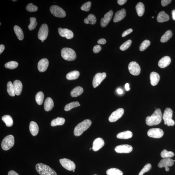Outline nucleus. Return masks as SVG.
Instances as JSON below:
<instances>
[{"mask_svg": "<svg viewBox=\"0 0 175 175\" xmlns=\"http://www.w3.org/2000/svg\"><path fill=\"white\" fill-rule=\"evenodd\" d=\"M162 120V113L160 109L156 110L151 116L146 117V123L149 126H155L160 123Z\"/></svg>", "mask_w": 175, "mask_h": 175, "instance_id": "f257e3e1", "label": "nucleus"}, {"mask_svg": "<svg viewBox=\"0 0 175 175\" xmlns=\"http://www.w3.org/2000/svg\"><path fill=\"white\" fill-rule=\"evenodd\" d=\"M96 175V174H95V175Z\"/></svg>", "mask_w": 175, "mask_h": 175, "instance_id": "338daca9", "label": "nucleus"}, {"mask_svg": "<svg viewBox=\"0 0 175 175\" xmlns=\"http://www.w3.org/2000/svg\"><path fill=\"white\" fill-rule=\"evenodd\" d=\"M14 136L11 135L7 136L2 141L1 146L2 149L5 150H9L14 146Z\"/></svg>", "mask_w": 175, "mask_h": 175, "instance_id": "39448f33", "label": "nucleus"}, {"mask_svg": "<svg viewBox=\"0 0 175 175\" xmlns=\"http://www.w3.org/2000/svg\"><path fill=\"white\" fill-rule=\"evenodd\" d=\"M61 56L65 60L68 61H74L76 58V54L72 49L64 48L61 51Z\"/></svg>", "mask_w": 175, "mask_h": 175, "instance_id": "20e7f679", "label": "nucleus"}, {"mask_svg": "<svg viewBox=\"0 0 175 175\" xmlns=\"http://www.w3.org/2000/svg\"><path fill=\"white\" fill-rule=\"evenodd\" d=\"M30 23L28 26V28L30 30H33L36 28L37 25V23L36 22V18L35 17H31L30 18Z\"/></svg>", "mask_w": 175, "mask_h": 175, "instance_id": "ea45409f", "label": "nucleus"}, {"mask_svg": "<svg viewBox=\"0 0 175 175\" xmlns=\"http://www.w3.org/2000/svg\"><path fill=\"white\" fill-rule=\"evenodd\" d=\"M124 112V109L121 108L117 109L111 114L109 118V121L111 122H116L123 115Z\"/></svg>", "mask_w": 175, "mask_h": 175, "instance_id": "1a4fd4ad", "label": "nucleus"}, {"mask_svg": "<svg viewBox=\"0 0 175 175\" xmlns=\"http://www.w3.org/2000/svg\"><path fill=\"white\" fill-rule=\"evenodd\" d=\"M104 145V142L102 138H98L94 140L92 149L94 151H97L100 150Z\"/></svg>", "mask_w": 175, "mask_h": 175, "instance_id": "f3484780", "label": "nucleus"}, {"mask_svg": "<svg viewBox=\"0 0 175 175\" xmlns=\"http://www.w3.org/2000/svg\"></svg>", "mask_w": 175, "mask_h": 175, "instance_id": "0e129e2a", "label": "nucleus"}, {"mask_svg": "<svg viewBox=\"0 0 175 175\" xmlns=\"http://www.w3.org/2000/svg\"><path fill=\"white\" fill-rule=\"evenodd\" d=\"M157 19L158 22H163L168 21L170 18L168 14L164 11H161L159 13Z\"/></svg>", "mask_w": 175, "mask_h": 175, "instance_id": "a878e982", "label": "nucleus"}, {"mask_svg": "<svg viewBox=\"0 0 175 175\" xmlns=\"http://www.w3.org/2000/svg\"><path fill=\"white\" fill-rule=\"evenodd\" d=\"M91 6V2L88 1L82 5V6L81 7V9L83 11L89 12Z\"/></svg>", "mask_w": 175, "mask_h": 175, "instance_id": "49530a36", "label": "nucleus"}, {"mask_svg": "<svg viewBox=\"0 0 175 175\" xmlns=\"http://www.w3.org/2000/svg\"><path fill=\"white\" fill-rule=\"evenodd\" d=\"M5 49V46L3 44L0 45V54H1Z\"/></svg>", "mask_w": 175, "mask_h": 175, "instance_id": "6e6d98bb", "label": "nucleus"}, {"mask_svg": "<svg viewBox=\"0 0 175 175\" xmlns=\"http://www.w3.org/2000/svg\"><path fill=\"white\" fill-rule=\"evenodd\" d=\"M83 92V89L82 87L78 86L72 90L70 95L72 97H76L81 95Z\"/></svg>", "mask_w": 175, "mask_h": 175, "instance_id": "c85d7f7f", "label": "nucleus"}, {"mask_svg": "<svg viewBox=\"0 0 175 175\" xmlns=\"http://www.w3.org/2000/svg\"><path fill=\"white\" fill-rule=\"evenodd\" d=\"M44 98V95L42 91H39L36 94L35 100L38 105H41L42 104Z\"/></svg>", "mask_w": 175, "mask_h": 175, "instance_id": "e433bc0d", "label": "nucleus"}, {"mask_svg": "<svg viewBox=\"0 0 175 175\" xmlns=\"http://www.w3.org/2000/svg\"><path fill=\"white\" fill-rule=\"evenodd\" d=\"M151 164L150 163H148L143 168L142 170L140 172L138 175H143L144 174L149 171L151 168Z\"/></svg>", "mask_w": 175, "mask_h": 175, "instance_id": "a18cd8bd", "label": "nucleus"}, {"mask_svg": "<svg viewBox=\"0 0 175 175\" xmlns=\"http://www.w3.org/2000/svg\"><path fill=\"white\" fill-rule=\"evenodd\" d=\"M117 93H118L120 95H121V94H122L123 93V91L121 89V88H118L117 89Z\"/></svg>", "mask_w": 175, "mask_h": 175, "instance_id": "4d7b16f0", "label": "nucleus"}, {"mask_svg": "<svg viewBox=\"0 0 175 175\" xmlns=\"http://www.w3.org/2000/svg\"><path fill=\"white\" fill-rule=\"evenodd\" d=\"M136 9L138 16H142L145 12V6L142 3H138L136 6Z\"/></svg>", "mask_w": 175, "mask_h": 175, "instance_id": "cd10ccee", "label": "nucleus"}, {"mask_svg": "<svg viewBox=\"0 0 175 175\" xmlns=\"http://www.w3.org/2000/svg\"><path fill=\"white\" fill-rule=\"evenodd\" d=\"M13 85H14L15 95H20L22 93V82L19 80H15L13 83Z\"/></svg>", "mask_w": 175, "mask_h": 175, "instance_id": "4be33fe9", "label": "nucleus"}, {"mask_svg": "<svg viewBox=\"0 0 175 175\" xmlns=\"http://www.w3.org/2000/svg\"><path fill=\"white\" fill-rule=\"evenodd\" d=\"M8 175H19L16 172L14 171H10L9 172Z\"/></svg>", "mask_w": 175, "mask_h": 175, "instance_id": "5fc2aeb1", "label": "nucleus"}, {"mask_svg": "<svg viewBox=\"0 0 175 175\" xmlns=\"http://www.w3.org/2000/svg\"><path fill=\"white\" fill-rule=\"evenodd\" d=\"M171 61L170 57L165 56L161 58L158 62V66L161 68H164L170 64Z\"/></svg>", "mask_w": 175, "mask_h": 175, "instance_id": "412c9836", "label": "nucleus"}, {"mask_svg": "<svg viewBox=\"0 0 175 175\" xmlns=\"http://www.w3.org/2000/svg\"><path fill=\"white\" fill-rule=\"evenodd\" d=\"M48 25L44 24L41 26L38 33V38L41 41L45 40L48 37Z\"/></svg>", "mask_w": 175, "mask_h": 175, "instance_id": "9d476101", "label": "nucleus"}, {"mask_svg": "<svg viewBox=\"0 0 175 175\" xmlns=\"http://www.w3.org/2000/svg\"><path fill=\"white\" fill-rule=\"evenodd\" d=\"M152 18H154V17H152Z\"/></svg>", "mask_w": 175, "mask_h": 175, "instance_id": "69168bd1", "label": "nucleus"}, {"mask_svg": "<svg viewBox=\"0 0 175 175\" xmlns=\"http://www.w3.org/2000/svg\"><path fill=\"white\" fill-rule=\"evenodd\" d=\"M127 1V0H118V1H117L118 4L120 5H122L124 4Z\"/></svg>", "mask_w": 175, "mask_h": 175, "instance_id": "864d4df0", "label": "nucleus"}, {"mask_svg": "<svg viewBox=\"0 0 175 175\" xmlns=\"http://www.w3.org/2000/svg\"><path fill=\"white\" fill-rule=\"evenodd\" d=\"M65 121V120L64 118L59 117L53 119L51 121V125L52 127L61 126L64 124Z\"/></svg>", "mask_w": 175, "mask_h": 175, "instance_id": "7c9ffc66", "label": "nucleus"}, {"mask_svg": "<svg viewBox=\"0 0 175 175\" xmlns=\"http://www.w3.org/2000/svg\"><path fill=\"white\" fill-rule=\"evenodd\" d=\"M72 171H73V172H75V170H73Z\"/></svg>", "mask_w": 175, "mask_h": 175, "instance_id": "e2e57ef3", "label": "nucleus"}, {"mask_svg": "<svg viewBox=\"0 0 175 175\" xmlns=\"http://www.w3.org/2000/svg\"><path fill=\"white\" fill-rule=\"evenodd\" d=\"M18 66V63L16 62L11 61L7 63L5 65V67L6 68L10 69H14L16 68Z\"/></svg>", "mask_w": 175, "mask_h": 175, "instance_id": "a19ab883", "label": "nucleus"}, {"mask_svg": "<svg viewBox=\"0 0 175 175\" xmlns=\"http://www.w3.org/2000/svg\"><path fill=\"white\" fill-rule=\"evenodd\" d=\"M30 131L31 134L33 136H36L37 135L39 132V127L36 122L31 121L29 126Z\"/></svg>", "mask_w": 175, "mask_h": 175, "instance_id": "393cba45", "label": "nucleus"}, {"mask_svg": "<svg viewBox=\"0 0 175 175\" xmlns=\"http://www.w3.org/2000/svg\"><path fill=\"white\" fill-rule=\"evenodd\" d=\"M150 79L151 84L153 86H155L160 80V75L157 72H153L150 74Z\"/></svg>", "mask_w": 175, "mask_h": 175, "instance_id": "5701e85b", "label": "nucleus"}, {"mask_svg": "<svg viewBox=\"0 0 175 175\" xmlns=\"http://www.w3.org/2000/svg\"><path fill=\"white\" fill-rule=\"evenodd\" d=\"M26 10L30 12H34L37 11L38 8L37 6H35L33 3L28 4L26 7Z\"/></svg>", "mask_w": 175, "mask_h": 175, "instance_id": "c03bdc74", "label": "nucleus"}, {"mask_svg": "<svg viewBox=\"0 0 175 175\" xmlns=\"http://www.w3.org/2000/svg\"><path fill=\"white\" fill-rule=\"evenodd\" d=\"M54 106V102L50 97L47 98L44 101V109L46 111H50L53 109Z\"/></svg>", "mask_w": 175, "mask_h": 175, "instance_id": "b1692460", "label": "nucleus"}, {"mask_svg": "<svg viewBox=\"0 0 175 175\" xmlns=\"http://www.w3.org/2000/svg\"><path fill=\"white\" fill-rule=\"evenodd\" d=\"M171 1V0H162L161 1V4L163 6L165 7L168 6Z\"/></svg>", "mask_w": 175, "mask_h": 175, "instance_id": "3c124183", "label": "nucleus"}, {"mask_svg": "<svg viewBox=\"0 0 175 175\" xmlns=\"http://www.w3.org/2000/svg\"><path fill=\"white\" fill-rule=\"evenodd\" d=\"M14 30L18 38L20 40H23L24 38V35L21 29L19 26L15 25L14 27Z\"/></svg>", "mask_w": 175, "mask_h": 175, "instance_id": "c756f323", "label": "nucleus"}, {"mask_svg": "<svg viewBox=\"0 0 175 175\" xmlns=\"http://www.w3.org/2000/svg\"><path fill=\"white\" fill-rule=\"evenodd\" d=\"M50 10L51 14L55 17L62 18L66 16V13L64 10L56 5L51 6Z\"/></svg>", "mask_w": 175, "mask_h": 175, "instance_id": "0eeeda50", "label": "nucleus"}, {"mask_svg": "<svg viewBox=\"0 0 175 175\" xmlns=\"http://www.w3.org/2000/svg\"><path fill=\"white\" fill-rule=\"evenodd\" d=\"M174 160L170 158H163L160 161L158 164L159 168H161L163 167H169L174 165Z\"/></svg>", "mask_w": 175, "mask_h": 175, "instance_id": "6ab92c4d", "label": "nucleus"}, {"mask_svg": "<svg viewBox=\"0 0 175 175\" xmlns=\"http://www.w3.org/2000/svg\"><path fill=\"white\" fill-rule=\"evenodd\" d=\"M126 15V10L123 9L117 11L115 14L113 21L114 22H117L123 19Z\"/></svg>", "mask_w": 175, "mask_h": 175, "instance_id": "aec40b11", "label": "nucleus"}, {"mask_svg": "<svg viewBox=\"0 0 175 175\" xmlns=\"http://www.w3.org/2000/svg\"><path fill=\"white\" fill-rule=\"evenodd\" d=\"M172 18L175 20V10H173L172 11Z\"/></svg>", "mask_w": 175, "mask_h": 175, "instance_id": "13d9d810", "label": "nucleus"}, {"mask_svg": "<svg viewBox=\"0 0 175 175\" xmlns=\"http://www.w3.org/2000/svg\"><path fill=\"white\" fill-rule=\"evenodd\" d=\"M80 72L76 70L72 71L68 73L66 76V78L69 80L77 79L80 76Z\"/></svg>", "mask_w": 175, "mask_h": 175, "instance_id": "473e14b6", "label": "nucleus"}, {"mask_svg": "<svg viewBox=\"0 0 175 175\" xmlns=\"http://www.w3.org/2000/svg\"><path fill=\"white\" fill-rule=\"evenodd\" d=\"M173 35L172 31L169 30L165 33L162 36L160 41L162 43H165L168 42L172 37Z\"/></svg>", "mask_w": 175, "mask_h": 175, "instance_id": "72a5a7b5", "label": "nucleus"}, {"mask_svg": "<svg viewBox=\"0 0 175 175\" xmlns=\"http://www.w3.org/2000/svg\"><path fill=\"white\" fill-rule=\"evenodd\" d=\"M147 134L150 137L158 138L162 137L164 132L163 130L160 129H151L148 130Z\"/></svg>", "mask_w": 175, "mask_h": 175, "instance_id": "ddd939ff", "label": "nucleus"}, {"mask_svg": "<svg viewBox=\"0 0 175 175\" xmlns=\"http://www.w3.org/2000/svg\"><path fill=\"white\" fill-rule=\"evenodd\" d=\"M150 42L149 40H146L144 41L140 46V50L141 51H144L150 46Z\"/></svg>", "mask_w": 175, "mask_h": 175, "instance_id": "79ce46f5", "label": "nucleus"}, {"mask_svg": "<svg viewBox=\"0 0 175 175\" xmlns=\"http://www.w3.org/2000/svg\"><path fill=\"white\" fill-rule=\"evenodd\" d=\"M114 150L118 153H129L132 151L133 147L129 145H122L116 146Z\"/></svg>", "mask_w": 175, "mask_h": 175, "instance_id": "4468645a", "label": "nucleus"}, {"mask_svg": "<svg viewBox=\"0 0 175 175\" xmlns=\"http://www.w3.org/2000/svg\"><path fill=\"white\" fill-rule=\"evenodd\" d=\"M101 49V48L100 46L98 45L94 47L93 51L94 53H97L100 52Z\"/></svg>", "mask_w": 175, "mask_h": 175, "instance_id": "09e8293b", "label": "nucleus"}, {"mask_svg": "<svg viewBox=\"0 0 175 175\" xmlns=\"http://www.w3.org/2000/svg\"><path fill=\"white\" fill-rule=\"evenodd\" d=\"M125 89L127 91H129L130 90V88L129 87V83H126L125 86Z\"/></svg>", "mask_w": 175, "mask_h": 175, "instance_id": "bf43d9fd", "label": "nucleus"}, {"mask_svg": "<svg viewBox=\"0 0 175 175\" xmlns=\"http://www.w3.org/2000/svg\"><path fill=\"white\" fill-rule=\"evenodd\" d=\"M106 41L105 39L102 38L98 40L97 43L99 44H106Z\"/></svg>", "mask_w": 175, "mask_h": 175, "instance_id": "603ef678", "label": "nucleus"}, {"mask_svg": "<svg viewBox=\"0 0 175 175\" xmlns=\"http://www.w3.org/2000/svg\"><path fill=\"white\" fill-rule=\"evenodd\" d=\"M106 173L108 175H123V172L116 168H111L108 170Z\"/></svg>", "mask_w": 175, "mask_h": 175, "instance_id": "f704fd0d", "label": "nucleus"}, {"mask_svg": "<svg viewBox=\"0 0 175 175\" xmlns=\"http://www.w3.org/2000/svg\"><path fill=\"white\" fill-rule=\"evenodd\" d=\"M7 91L8 93L10 96L12 97L15 96V94L14 85H13V84L11 82H9L7 83Z\"/></svg>", "mask_w": 175, "mask_h": 175, "instance_id": "4c0bfd02", "label": "nucleus"}, {"mask_svg": "<svg viewBox=\"0 0 175 175\" xmlns=\"http://www.w3.org/2000/svg\"><path fill=\"white\" fill-rule=\"evenodd\" d=\"M174 154L172 151H168L166 150H164L161 151V156L162 158H168L173 157Z\"/></svg>", "mask_w": 175, "mask_h": 175, "instance_id": "58836bf2", "label": "nucleus"}, {"mask_svg": "<svg viewBox=\"0 0 175 175\" xmlns=\"http://www.w3.org/2000/svg\"><path fill=\"white\" fill-rule=\"evenodd\" d=\"M133 32V29H129L124 32L122 33V37H124L127 35L129 34L130 33H131Z\"/></svg>", "mask_w": 175, "mask_h": 175, "instance_id": "8fccbe9b", "label": "nucleus"}, {"mask_svg": "<svg viewBox=\"0 0 175 175\" xmlns=\"http://www.w3.org/2000/svg\"><path fill=\"white\" fill-rule=\"evenodd\" d=\"M87 18L91 25H95L96 22V18L95 16L93 14L89 15Z\"/></svg>", "mask_w": 175, "mask_h": 175, "instance_id": "de8ad7c7", "label": "nucleus"}, {"mask_svg": "<svg viewBox=\"0 0 175 175\" xmlns=\"http://www.w3.org/2000/svg\"><path fill=\"white\" fill-rule=\"evenodd\" d=\"M128 68L130 73L133 75L138 76L140 74V67L136 62H130Z\"/></svg>", "mask_w": 175, "mask_h": 175, "instance_id": "f8f14e48", "label": "nucleus"}, {"mask_svg": "<svg viewBox=\"0 0 175 175\" xmlns=\"http://www.w3.org/2000/svg\"><path fill=\"white\" fill-rule=\"evenodd\" d=\"M113 15L112 10H110L104 15V17L101 20V25L102 27H104L108 25Z\"/></svg>", "mask_w": 175, "mask_h": 175, "instance_id": "dca6fc26", "label": "nucleus"}, {"mask_svg": "<svg viewBox=\"0 0 175 175\" xmlns=\"http://www.w3.org/2000/svg\"><path fill=\"white\" fill-rule=\"evenodd\" d=\"M165 170L166 171H169L170 170V169L169 168V167H166V168H165Z\"/></svg>", "mask_w": 175, "mask_h": 175, "instance_id": "680f3d73", "label": "nucleus"}, {"mask_svg": "<svg viewBox=\"0 0 175 175\" xmlns=\"http://www.w3.org/2000/svg\"><path fill=\"white\" fill-rule=\"evenodd\" d=\"M2 120L6 124L7 127H11L14 124L12 117L8 115H6L3 116Z\"/></svg>", "mask_w": 175, "mask_h": 175, "instance_id": "2f4dec72", "label": "nucleus"}, {"mask_svg": "<svg viewBox=\"0 0 175 175\" xmlns=\"http://www.w3.org/2000/svg\"><path fill=\"white\" fill-rule=\"evenodd\" d=\"M131 43L132 41L131 40H128L120 46V49L122 51L126 50L129 48Z\"/></svg>", "mask_w": 175, "mask_h": 175, "instance_id": "37998d69", "label": "nucleus"}, {"mask_svg": "<svg viewBox=\"0 0 175 175\" xmlns=\"http://www.w3.org/2000/svg\"><path fill=\"white\" fill-rule=\"evenodd\" d=\"M175 161V160H174V162Z\"/></svg>", "mask_w": 175, "mask_h": 175, "instance_id": "774afa93", "label": "nucleus"}, {"mask_svg": "<svg viewBox=\"0 0 175 175\" xmlns=\"http://www.w3.org/2000/svg\"><path fill=\"white\" fill-rule=\"evenodd\" d=\"M59 161L62 166L68 170L72 171L76 168V165L74 162L69 159H60Z\"/></svg>", "mask_w": 175, "mask_h": 175, "instance_id": "6e6552de", "label": "nucleus"}, {"mask_svg": "<svg viewBox=\"0 0 175 175\" xmlns=\"http://www.w3.org/2000/svg\"><path fill=\"white\" fill-rule=\"evenodd\" d=\"M49 61L46 59H43L39 62L38 64V69L40 72L45 71L48 67Z\"/></svg>", "mask_w": 175, "mask_h": 175, "instance_id": "a211bd4d", "label": "nucleus"}, {"mask_svg": "<svg viewBox=\"0 0 175 175\" xmlns=\"http://www.w3.org/2000/svg\"><path fill=\"white\" fill-rule=\"evenodd\" d=\"M58 31L59 35L62 37H66L68 39H71L74 37V34L72 31L67 29L59 28Z\"/></svg>", "mask_w": 175, "mask_h": 175, "instance_id": "2eb2a0df", "label": "nucleus"}, {"mask_svg": "<svg viewBox=\"0 0 175 175\" xmlns=\"http://www.w3.org/2000/svg\"><path fill=\"white\" fill-rule=\"evenodd\" d=\"M106 76V73H98L96 74L94 77L93 85L94 88H96L100 85L103 81L105 79Z\"/></svg>", "mask_w": 175, "mask_h": 175, "instance_id": "9b49d317", "label": "nucleus"}, {"mask_svg": "<svg viewBox=\"0 0 175 175\" xmlns=\"http://www.w3.org/2000/svg\"><path fill=\"white\" fill-rule=\"evenodd\" d=\"M80 106V104L79 102H73L67 104L65 107L64 110L65 111H68L73 108H77V107Z\"/></svg>", "mask_w": 175, "mask_h": 175, "instance_id": "c9c22d12", "label": "nucleus"}, {"mask_svg": "<svg viewBox=\"0 0 175 175\" xmlns=\"http://www.w3.org/2000/svg\"><path fill=\"white\" fill-rule=\"evenodd\" d=\"M35 168L38 173L41 175H57L53 169L42 163H37Z\"/></svg>", "mask_w": 175, "mask_h": 175, "instance_id": "7ed1b4c3", "label": "nucleus"}, {"mask_svg": "<svg viewBox=\"0 0 175 175\" xmlns=\"http://www.w3.org/2000/svg\"><path fill=\"white\" fill-rule=\"evenodd\" d=\"M132 136L133 133L131 131H126L119 133L116 137L119 139H128L132 138Z\"/></svg>", "mask_w": 175, "mask_h": 175, "instance_id": "bb28decb", "label": "nucleus"}, {"mask_svg": "<svg viewBox=\"0 0 175 175\" xmlns=\"http://www.w3.org/2000/svg\"><path fill=\"white\" fill-rule=\"evenodd\" d=\"M173 112L172 110L169 108H167L164 111L163 116L164 124L167 125L168 126H173L175 124V122L172 119Z\"/></svg>", "mask_w": 175, "mask_h": 175, "instance_id": "423d86ee", "label": "nucleus"}, {"mask_svg": "<svg viewBox=\"0 0 175 175\" xmlns=\"http://www.w3.org/2000/svg\"><path fill=\"white\" fill-rule=\"evenodd\" d=\"M84 22L86 23V24H89L90 23L89 22L87 18H85V19L84 20Z\"/></svg>", "mask_w": 175, "mask_h": 175, "instance_id": "052dcab7", "label": "nucleus"}, {"mask_svg": "<svg viewBox=\"0 0 175 175\" xmlns=\"http://www.w3.org/2000/svg\"><path fill=\"white\" fill-rule=\"evenodd\" d=\"M92 122L89 119H86L80 123L78 124L75 127L74 130V134L76 136H79L81 135L83 132L89 128Z\"/></svg>", "mask_w": 175, "mask_h": 175, "instance_id": "f03ea898", "label": "nucleus"}]
</instances>
